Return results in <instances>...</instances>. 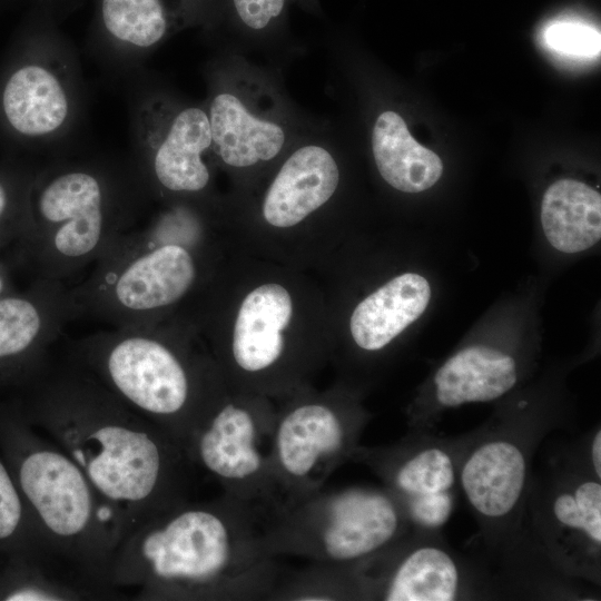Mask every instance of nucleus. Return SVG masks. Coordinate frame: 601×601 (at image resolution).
Segmentation results:
<instances>
[{
	"label": "nucleus",
	"instance_id": "f257e3e1",
	"mask_svg": "<svg viewBox=\"0 0 601 601\" xmlns=\"http://www.w3.org/2000/svg\"><path fill=\"white\" fill-rule=\"evenodd\" d=\"M23 386L22 418L79 465L128 532L189 500L194 465L181 444L68 354Z\"/></svg>",
	"mask_w": 601,
	"mask_h": 601
},
{
	"label": "nucleus",
	"instance_id": "f03ea898",
	"mask_svg": "<svg viewBox=\"0 0 601 601\" xmlns=\"http://www.w3.org/2000/svg\"><path fill=\"white\" fill-rule=\"evenodd\" d=\"M265 515L225 494L189 500L127 533L109 587L141 601L270 600L282 578Z\"/></svg>",
	"mask_w": 601,
	"mask_h": 601
},
{
	"label": "nucleus",
	"instance_id": "7ed1b4c3",
	"mask_svg": "<svg viewBox=\"0 0 601 601\" xmlns=\"http://www.w3.org/2000/svg\"><path fill=\"white\" fill-rule=\"evenodd\" d=\"M148 195L137 167L58 161L35 170L11 257L32 278L67 283L140 223Z\"/></svg>",
	"mask_w": 601,
	"mask_h": 601
},
{
	"label": "nucleus",
	"instance_id": "20e7f679",
	"mask_svg": "<svg viewBox=\"0 0 601 601\" xmlns=\"http://www.w3.org/2000/svg\"><path fill=\"white\" fill-rule=\"evenodd\" d=\"M67 354L183 447L227 386L213 357L165 323L99 331L71 341Z\"/></svg>",
	"mask_w": 601,
	"mask_h": 601
},
{
	"label": "nucleus",
	"instance_id": "39448f33",
	"mask_svg": "<svg viewBox=\"0 0 601 601\" xmlns=\"http://www.w3.org/2000/svg\"><path fill=\"white\" fill-rule=\"evenodd\" d=\"M199 236L198 218L181 205L137 224L71 286L79 316L112 328L165 323L200 280Z\"/></svg>",
	"mask_w": 601,
	"mask_h": 601
},
{
	"label": "nucleus",
	"instance_id": "423d86ee",
	"mask_svg": "<svg viewBox=\"0 0 601 601\" xmlns=\"http://www.w3.org/2000/svg\"><path fill=\"white\" fill-rule=\"evenodd\" d=\"M9 427L14 480L56 563L114 597L110 568L128 533L122 515L56 443L33 434L24 420Z\"/></svg>",
	"mask_w": 601,
	"mask_h": 601
},
{
	"label": "nucleus",
	"instance_id": "0eeeda50",
	"mask_svg": "<svg viewBox=\"0 0 601 601\" xmlns=\"http://www.w3.org/2000/svg\"><path fill=\"white\" fill-rule=\"evenodd\" d=\"M410 531L402 508L384 486H324L279 503L264 520L265 541L275 556L352 568L382 553Z\"/></svg>",
	"mask_w": 601,
	"mask_h": 601
},
{
	"label": "nucleus",
	"instance_id": "6e6552de",
	"mask_svg": "<svg viewBox=\"0 0 601 601\" xmlns=\"http://www.w3.org/2000/svg\"><path fill=\"white\" fill-rule=\"evenodd\" d=\"M497 417L463 435L459 486L476 519L485 544L511 551L522 530L532 462L545 436L563 427L552 418Z\"/></svg>",
	"mask_w": 601,
	"mask_h": 601
},
{
	"label": "nucleus",
	"instance_id": "1a4fd4ad",
	"mask_svg": "<svg viewBox=\"0 0 601 601\" xmlns=\"http://www.w3.org/2000/svg\"><path fill=\"white\" fill-rule=\"evenodd\" d=\"M275 413L267 396L226 386L184 445L223 494L265 516L280 502L272 464Z\"/></svg>",
	"mask_w": 601,
	"mask_h": 601
},
{
	"label": "nucleus",
	"instance_id": "9d476101",
	"mask_svg": "<svg viewBox=\"0 0 601 601\" xmlns=\"http://www.w3.org/2000/svg\"><path fill=\"white\" fill-rule=\"evenodd\" d=\"M53 22L35 6L0 73V129L18 144L51 142L76 118V69Z\"/></svg>",
	"mask_w": 601,
	"mask_h": 601
},
{
	"label": "nucleus",
	"instance_id": "9b49d317",
	"mask_svg": "<svg viewBox=\"0 0 601 601\" xmlns=\"http://www.w3.org/2000/svg\"><path fill=\"white\" fill-rule=\"evenodd\" d=\"M295 392L275 413L272 464L279 503L323 489L352 460L370 420L353 400L337 392L314 394L303 387Z\"/></svg>",
	"mask_w": 601,
	"mask_h": 601
},
{
	"label": "nucleus",
	"instance_id": "f8f14e48",
	"mask_svg": "<svg viewBox=\"0 0 601 601\" xmlns=\"http://www.w3.org/2000/svg\"><path fill=\"white\" fill-rule=\"evenodd\" d=\"M293 297L279 283L260 284L243 298L211 356L228 387L267 397L303 387L317 359L293 343Z\"/></svg>",
	"mask_w": 601,
	"mask_h": 601
},
{
	"label": "nucleus",
	"instance_id": "ddd939ff",
	"mask_svg": "<svg viewBox=\"0 0 601 601\" xmlns=\"http://www.w3.org/2000/svg\"><path fill=\"white\" fill-rule=\"evenodd\" d=\"M525 508L542 555L560 574L600 583L601 480L590 466L584 446L573 457L530 479Z\"/></svg>",
	"mask_w": 601,
	"mask_h": 601
},
{
	"label": "nucleus",
	"instance_id": "4468645a",
	"mask_svg": "<svg viewBox=\"0 0 601 601\" xmlns=\"http://www.w3.org/2000/svg\"><path fill=\"white\" fill-rule=\"evenodd\" d=\"M137 169L149 194L166 203L203 198L211 184V136L205 106L165 93L144 97L136 108Z\"/></svg>",
	"mask_w": 601,
	"mask_h": 601
},
{
	"label": "nucleus",
	"instance_id": "2eb2a0df",
	"mask_svg": "<svg viewBox=\"0 0 601 601\" xmlns=\"http://www.w3.org/2000/svg\"><path fill=\"white\" fill-rule=\"evenodd\" d=\"M462 446L463 435L444 439L411 431L390 445H359L351 461L367 466L382 481L411 530L437 533L456 506Z\"/></svg>",
	"mask_w": 601,
	"mask_h": 601
},
{
	"label": "nucleus",
	"instance_id": "dca6fc26",
	"mask_svg": "<svg viewBox=\"0 0 601 601\" xmlns=\"http://www.w3.org/2000/svg\"><path fill=\"white\" fill-rule=\"evenodd\" d=\"M205 108L211 160L231 170L269 164L286 154L295 137L288 114L249 75H218Z\"/></svg>",
	"mask_w": 601,
	"mask_h": 601
},
{
	"label": "nucleus",
	"instance_id": "f3484780",
	"mask_svg": "<svg viewBox=\"0 0 601 601\" xmlns=\"http://www.w3.org/2000/svg\"><path fill=\"white\" fill-rule=\"evenodd\" d=\"M436 534L411 530L359 565L361 600L454 601L476 595L484 580Z\"/></svg>",
	"mask_w": 601,
	"mask_h": 601
},
{
	"label": "nucleus",
	"instance_id": "a211bd4d",
	"mask_svg": "<svg viewBox=\"0 0 601 601\" xmlns=\"http://www.w3.org/2000/svg\"><path fill=\"white\" fill-rule=\"evenodd\" d=\"M80 317L71 286L32 278L0 297V383L23 385L52 357L66 326Z\"/></svg>",
	"mask_w": 601,
	"mask_h": 601
},
{
	"label": "nucleus",
	"instance_id": "6ab92c4d",
	"mask_svg": "<svg viewBox=\"0 0 601 601\" xmlns=\"http://www.w3.org/2000/svg\"><path fill=\"white\" fill-rule=\"evenodd\" d=\"M307 140L286 151L265 191L262 216L272 227H295L325 206L337 190L335 156L326 144Z\"/></svg>",
	"mask_w": 601,
	"mask_h": 601
},
{
	"label": "nucleus",
	"instance_id": "aec40b11",
	"mask_svg": "<svg viewBox=\"0 0 601 601\" xmlns=\"http://www.w3.org/2000/svg\"><path fill=\"white\" fill-rule=\"evenodd\" d=\"M213 9L214 0H97L95 28L117 51L138 55L206 21Z\"/></svg>",
	"mask_w": 601,
	"mask_h": 601
},
{
	"label": "nucleus",
	"instance_id": "412c9836",
	"mask_svg": "<svg viewBox=\"0 0 601 601\" xmlns=\"http://www.w3.org/2000/svg\"><path fill=\"white\" fill-rule=\"evenodd\" d=\"M518 381V364L509 353L483 345L464 347L449 357L434 374L435 410L430 422L441 410L499 400Z\"/></svg>",
	"mask_w": 601,
	"mask_h": 601
},
{
	"label": "nucleus",
	"instance_id": "4be33fe9",
	"mask_svg": "<svg viewBox=\"0 0 601 601\" xmlns=\"http://www.w3.org/2000/svg\"><path fill=\"white\" fill-rule=\"evenodd\" d=\"M428 282L415 273L392 278L359 302L349 321L352 338L365 352L386 347L426 309Z\"/></svg>",
	"mask_w": 601,
	"mask_h": 601
},
{
	"label": "nucleus",
	"instance_id": "5701e85b",
	"mask_svg": "<svg viewBox=\"0 0 601 601\" xmlns=\"http://www.w3.org/2000/svg\"><path fill=\"white\" fill-rule=\"evenodd\" d=\"M372 151L383 179L403 193L426 190L443 173L440 157L420 145L405 120L393 110L377 116L372 130Z\"/></svg>",
	"mask_w": 601,
	"mask_h": 601
},
{
	"label": "nucleus",
	"instance_id": "b1692460",
	"mask_svg": "<svg viewBox=\"0 0 601 601\" xmlns=\"http://www.w3.org/2000/svg\"><path fill=\"white\" fill-rule=\"evenodd\" d=\"M541 223L555 249L566 254L583 252L601 237V196L581 181L558 180L543 195Z\"/></svg>",
	"mask_w": 601,
	"mask_h": 601
},
{
	"label": "nucleus",
	"instance_id": "393cba45",
	"mask_svg": "<svg viewBox=\"0 0 601 601\" xmlns=\"http://www.w3.org/2000/svg\"><path fill=\"white\" fill-rule=\"evenodd\" d=\"M270 600H361L357 568L312 563L280 578Z\"/></svg>",
	"mask_w": 601,
	"mask_h": 601
},
{
	"label": "nucleus",
	"instance_id": "a878e982",
	"mask_svg": "<svg viewBox=\"0 0 601 601\" xmlns=\"http://www.w3.org/2000/svg\"><path fill=\"white\" fill-rule=\"evenodd\" d=\"M19 540L31 559L55 570L52 558L46 541L12 477L0 460V543Z\"/></svg>",
	"mask_w": 601,
	"mask_h": 601
},
{
	"label": "nucleus",
	"instance_id": "bb28decb",
	"mask_svg": "<svg viewBox=\"0 0 601 601\" xmlns=\"http://www.w3.org/2000/svg\"><path fill=\"white\" fill-rule=\"evenodd\" d=\"M33 173L17 162H0V250L11 248L21 234Z\"/></svg>",
	"mask_w": 601,
	"mask_h": 601
},
{
	"label": "nucleus",
	"instance_id": "cd10ccee",
	"mask_svg": "<svg viewBox=\"0 0 601 601\" xmlns=\"http://www.w3.org/2000/svg\"><path fill=\"white\" fill-rule=\"evenodd\" d=\"M543 38L548 47L566 56L594 57L600 52V31L579 20L552 21L545 27Z\"/></svg>",
	"mask_w": 601,
	"mask_h": 601
},
{
	"label": "nucleus",
	"instance_id": "c85d7f7f",
	"mask_svg": "<svg viewBox=\"0 0 601 601\" xmlns=\"http://www.w3.org/2000/svg\"><path fill=\"white\" fill-rule=\"evenodd\" d=\"M286 0H230L239 23L252 32H264L282 17Z\"/></svg>",
	"mask_w": 601,
	"mask_h": 601
},
{
	"label": "nucleus",
	"instance_id": "c756f323",
	"mask_svg": "<svg viewBox=\"0 0 601 601\" xmlns=\"http://www.w3.org/2000/svg\"><path fill=\"white\" fill-rule=\"evenodd\" d=\"M585 452L594 475L601 480V428H594L588 436Z\"/></svg>",
	"mask_w": 601,
	"mask_h": 601
},
{
	"label": "nucleus",
	"instance_id": "7c9ffc66",
	"mask_svg": "<svg viewBox=\"0 0 601 601\" xmlns=\"http://www.w3.org/2000/svg\"><path fill=\"white\" fill-rule=\"evenodd\" d=\"M17 266L12 257H2L0 254V297L13 290L12 269Z\"/></svg>",
	"mask_w": 601,
	"mask_h": 601
},
{
	"label": "nucleus",
	"instance_id": "2f4dec72",
	"mask_svg": "<svg viewBox=\"0 0 601 601\" xmlns=\"http://www.w3.org/2000/svg\"><path fill=\"white\" fill-rule=\"evenodd\" d=\"M69 0H36L35 6L50 14L55 20L62 9L67 8Z\"/></svg>",
	"mask_w": 601,
	"mask_h": 601
},
{
	"label": "nucleus",
	"instance_id": "473e14b6",
	"mask_svg": "<svg viewBox=\"0 0 601 601\" xmlns=\"http://www.w3.org/2000/svg\"><path fill=\"white\" fill-rule=\"evenodd\" d=\"M10 0H0V6L3 4V3H7L9 2Z\"/></svg>",
	"mask_w": 601,
	"mask_h": 601
}]
</instances>
